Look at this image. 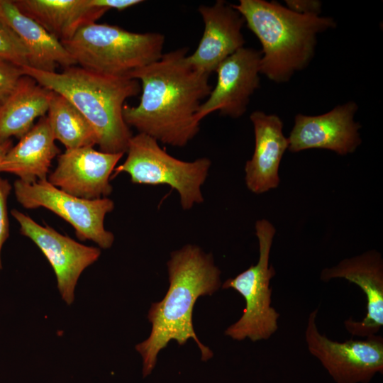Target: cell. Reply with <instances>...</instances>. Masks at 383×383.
<instances>
[{
  "label": "cell",
  "instance_id": "obj_1",
  "mask_svg": "<svg viewBox=\"0 0 383 383\" xmlns=\"http://www.w3.org/2000/svg\"><path fill=\"white\" fill-rule=\"evenodd\" d=\"M188 48L163 53L157 61L129 74L140 84L137 106L125 104L129 127L173 147H184L199 133L197 112L212 87L209 75L187 62Z\"/></svg>",
  "mask_w": 383,
  "mask_h": 383
},
{
  "label": "cell",
  "instance_id": "obj_2",
  "mask_svg": "<svg viewBox=\"0 0 383 383\" xmlns=\"http://www.w3.org/2000/svg\"><path fill=\"white\" fill-rule=\"evenodd\" d=\"M167 265L168 290L160 301L152 304L148 314L150 334L135 346L143 358V377L152 372L160 351L171 340L183 345L192 338L201 350L202 360L213 356L194 332L192 312L199 296L211 295L220 288V270L211 254L191 244L172 252Z\"/></svg>",
  "mask_w": 383,
  "mask_h": 383
},
{
  "label": "cell",
  "instance_id": "obj_3",
  "mask_svg": "<svg viewBox=\"0 0 383 383\" xmlns=\"http://www.w3.org/2000/svg\"><path fill=\"white\" fill-rule=\"evenodd\" d=\"M22 70L42 87L63 96L82 113L94 130L101 151L126 152L133 135L123 119V109L127 99L141 91L137 79L101 74L78 65L60 72L29 66Z\"/></svg>",
  "mask_w": 383,
  "mask_h": 383
},
{
  "label": "cell",
  "instance_id": "obj_4",
  "mask_svg": "<svg viewBox=\"0 0 383 383\" xmlns=\"http://www.w3.org/2000/svg\"><path fill=\"white\" fill-rule=\"evenodd\" d=\"M232 5L260 42V74L276 83L304 69L314 55L318 35L336 26L333 18L299 14L274 1Z\"/></svg>",
  "mask_w": 383,
  "mask_h": 383
},
{
  "label": "cell",
  "instance_id": "obj_5",
  "mask_svg": "<svg viewBox=\"0 0 383 383\" xmlns=\"http://www.w3.org/2000/svg\"><path fill=\"white\" fill-rule=\"evenodd\" d=\"M61 43L78 66L101 74L128 77L162 57L165 36L95 22L81 27L70 40Z\"/></svg>",
  "mask_w": 383,
  "mask_h": 383
},
{
  "label": "cell",
  "instance_id": "obj_6",
  "mask_svg": "<svg viewBox=\"0 0 383 383\" xmlns=\"http://www.w3.org/2000/svg\"><path fill=\"white\" fill-rule=\"evenodd\" d=\"M126 152V160L116 167L113 177L126 172L134 184L168 185L178 192L184 210L204 202L201 187L211 165L209 158L179 160L168 154L156 140L140 133L131 137Z\"/></svg>",
  "mask_w": 383,
  "mask_h": 383
},
{
  "label": "cell",
  "instance_id": "obj_7",
  "mask_svg": "<svg viewBox=\"0 0 383 383\" xmlns=\"http://www.w3.org/2000/svg\"><path fill=\"white\" fill-rule=\"evenodd\" d=\"M255 228L259 243L257 264L227 279L222 285L223 289L237 291L245 302L241 317L225 331L226 335L236 340H267L278 329L279 313L272 306V291L270 287L275 270L269 263L276 229L266 219L257 220Z\"/></svg>",
  "mask_w": 383,
  "mask_h": 383
},
{
  "label": "cell",
  "instance_id": "obj_8",
  "mask_svg": "<svg viewBox=\"0 0 383 383\" xmlns=\"http://www.w3.org/2000/svg\"><path fill=\"white\" fill-rule=\"evenodd\" d=\"M13 191L18 202L24 208L43 207L68 222L80 240H91L102 249L112 246L114 235L104 227L105 216L114 209L111 199L79 198L53 186L48 179L34 183L17 179Z\"/></svg>",
  "mask_w": 383,
  "mask_h": 383
},
{
  "label": "cell",
  "instance_id": "obj_9",
  "mask_svg": "<svg viewBox=\"0 0 383 383\" xmlns=\"http://www.w3.org/2000/svg\"><path fill=\"white\" fill-rule=\"evenodd\" d=\"M318 309L307 320L304 336L309 353L316 357L336 383H368L383 372V338L373 335L365 340L339 343L321 334L316 318Z\"/></svg>",
  "mask_w": 383,
  "mask_h": 383
},
{
  "label": "cell",
  "instance_id": "obj_10",
  "mask_svg": "<svg viewBox=\"0 0 383 383\" xmlns=\"http://www.w3.org/2000/svg\"><path fill=\"white\" fill-rule=\"evenodd\" d=\"M11 214L18 223L21 234L30 239L45 256L55 272L62 299L72 304L81 274L99 259L100 249L77 242L48 225L43 226L16 209H12Z\"/></svg>",
  "mask_w": 383,
  "mask_h": 383
},
{
  "label": "cell",
  "instance_id": "obj_11",
  "mask_svg": "<svg viewBox=\"0 0 383 383\" xmlns=\"http://www.w3.org/2000/svg\"><path fill=\"white\" fill-rule=\"evenodd\" d=\"M261 56V51L243 47L218 66L216 84L197 112L199 121L217 111L233 118L245 113L260 86Z\"/></svg>",
  "mask_w": 383,
  "mask_h": 383
},
{
  "label": "cell",
  "instance_id": "obj_12",
  "mask_svg": "<svg viewBox=\"0 0 383 383\" xmlns=\"http://www.w3.org/2000/svg\"><path fill=\"white\" fill-rule=\"evenodd\" d=\"M357 109V104L350 101L321 115H296L287 138L289 150L298 152L318 148L341 155L353 152L362 142L361 126L354 119Z\"/></svg>",
  "mask_w": 383,
  "mask_h": 383
},
{
  "label": "cell",
  "instance_id": "obj_13",
  "mask_svg": "<svg viewBox=\"0 0 383 383\" xmlns=\"http://www.w3.org/2000/svg\"><path fill=\"white\" fill-rule=\"evenodd\" d=\"M123 153L98 151L93 147L66 150L58 155L55 170L48 177L53 186L74 196L96 199L113 190L111 174Z\"/></svg>",
  "mask_w": 383,
  "mask_h": 383
},
{
  "label": "cell",
  "instance_id": "obj_14",
  "mask_svg": "<svg viewBox=\"0 0 383 383\" xmlns=\"http://www.w3.org/2000/svg\"><path fill=\"white\" fill-rule=\"evenodd\" d=\"M322 281L342 278L357 285L367 300V313L361 321L351 318L344 322L352 335L368 337L377 335L383 326V261L381 254L372 250L341 260L321 273Z\"/></svg>",
  "mask_w": 383,
  "mask_h": 383
},
{
  "label": "cell",
  "instance_id": "obj_15",
  "mask_svg": "<svg viewBox=\"0 0 383 383\" xmlns=\"http://www.w3.org/2000/svg\"><path fill=\"white\" fill-rule=\"evenodd\" d=\"M198 11L204 30L196 49L187 60L195 70L210 75L226 58L244 47L245 21L232 4L222 0L212 6L201 5Z\"/></svg>",
  "mask_w": 383,
  "mask_h": 383
},
{
  "label": "cell",
  "instance_id": "obj_16",
  "mask_svg": "<svg viewBox=\"0 0 383 383\" xmlns=\"http://www.w3.org/2000/svg\"><path fill=\"white\" fill-rule=\"evenodd\" d=\"M250 118L254 128L255 149L245 166V180L248 189L259 194L278 187L279 165L288 149V140L278 116L255 111Z\"/></svg>",
  "mask_w": 383,
  "mask_h": 383
},
{
  "label": "cell",
  "instance_id": "obj_17",
  "mask_svg": "<svg viewBox=\"0 0 383 383\" xmlns=\"http://www.w3.org/2000/svg\"><path fill=\"white\" fill-rule=\"evenodd\" d=\"M0 19L18 35L28 52V66L56 72L77 65L62 43L34 20L21 13L11 0H0Z\"/></svg>",
  "mask_w": 383,
  "mask_h": 383
},
{
  "label": "cell",
  "instance_id": "obj_18",
  "mask_svg": "<svg viewBox=\"0 0 383 383\" xmlns=\"http://www.w3.org/2000/svg\"><path fill=\"white\" fill-rule=\"evenodd\" d=\"M55 141L47 116L40 118L6 152L0 172L15 174L26 183L47 179L52 161L60 152Z\"/></svg>",
  "mask_w": 383,
  "mask_h": 383
},
{
  "label": "cell",
  "instance_id": "obj_19",
  "mask_svg": "<svg viewBox=\"0 0 383 383\" xmlns=\"http://www.w3.org/2000/svg\"><path fill=\"white\" fill-rule=\"evenodd\" d=\"M18 10L60 42L70 40L82 26L95 23L108 11L92 0H15Z\"/></svg>",
  "mask_w": 383,
  "mask_h": 383
},
{
  "label": "cell",
  "instance_id": "obj_20",
  "mask_svg": "<svg viewBox=\"0 0 383 383\" xmlns=\"http://www.w3.org/2000/svg\"><path fill=\"white\" fill-rule=\"evenodd\" d=\"M51 91L23 74L0 105V145L22 138L48 112Z\"/></svg>",
  "mask_w": 383,
  "mask_h": 383
},
{
  "label": "cell",
  "instance_id": "obj_21",
  "mask_svg": "<svg viewBox=\"0 0 383 383\" xmlns=\"http://www.w3.org/2000/svg\"><path fill=\"white\" fill-rule=\"evenodd\" d=\"M47 117L55 140L66 150L97 145L96 134L82 113L66 98L51 91Z\"/></svg>",
  "mask_w": 383,
  "mask_h": 383
},
{
  "label": "cell",
  "instance_id": "obj_22",
  "mask_svg": "<svg viewBox=\"0 0 383 383\" xmlns=\"http://www.w3.org/2000/svg\"><path fill=\"white\" fill-rule=\"evenodd\" d=\"M0 60L28 66V52L16 33L0 19Z\"/></svg>",
  "mask_w": 383,
  "mask_h": 383
},
{
  "label": "cell",
  "instance_id": "obj_23",
  "mask_svg": "<svg viewBox=\"0 0 383 383\" xmlns=\"http://www.w3.org/2000/svg\"><path fill=\"white\" fill-rule=\"evenodd\" d=\"M23 75L22 67L0 60V105L13 91Z\"/></svg>",
  "mask_w": 383,
  "mask_h": 383
},
{
  "label": "cell",
  "instance_id": "obj_24",
  "mask_svg": "<svg viewBox=\"0 0 383 383\" xmlns=\"http://www.w3.org/2000/svg\"><path fill=\"white\" fill-rule=\"evenodd\" d=\"M12 186L9 182L0 177V271L2 269L1 249L9 237V221L8 216L7 200Z\"/></svg>",
  "mask_w": 383,
  "mask_h": 383
},
{
  "label": "cell",
  "instance_id": "obj_25",
  "mask_svg": "<svg viewBox=\"0 0 383 383\" xmlns=\"http://www.w3.org/2000/svg\"><path fill=\"white\" fill-rule=\"evenodd\" d=\"M287 7L291 11L302 14L320 16L321 2L317 0H287Z\"/></svg>",
  "mask_w": 383,
  "mask_h": 383
},
{
  "label": "cell",
  "instance_id": "obj_26",
  "mask_svg": "<svg viewBox=\"0 0 383 383\" xmlns=\"http://www.w3.org/2000/svg\"><path fill=\"white\" fill-rule=\"evenodd\" d=\"M94 5L105 9L109 11L110 9H116L123 11L131 6L139 4L143 1L141 0H92Z\"/></svg>",
  "mask_w": 383,
  "mask_h": 383
},
{
  "label": "cell",
  "instance_id": "obj_27",
  "mask_svg": "<svg viewBox=\"0 0 383 383\" xmlns=\"http://www.w3.org/2000/svg\"><path fill=\"white\" fill-rule=\"evenodd\" d=\"M11 147H12V142L11 140L0 145V165L1 163V161L4 157L5 156L6 152L10 150Z\"/></svg>",
  "mask_w": 383,
  "mask_h": 383
}]
</instances>
